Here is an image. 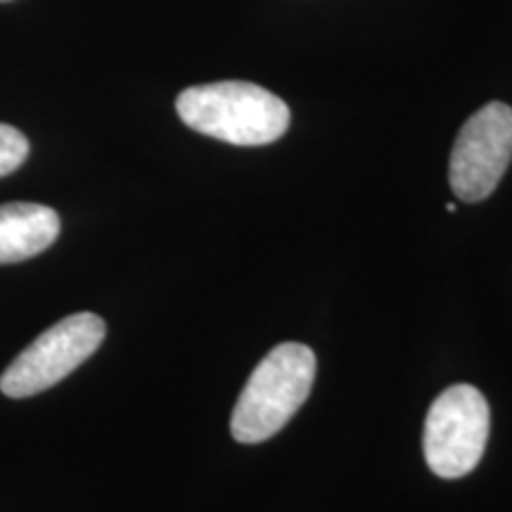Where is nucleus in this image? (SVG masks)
<instances>
[{"instance_id": "f257e3e1", "label": "nucleus", "mask_w": 512, "mask_h": 512, "mask_svg": "<svg viewBox=\"0 0 512 512\" xmlns=\"http://www.w3.org/2000/svg\"><path fill=\"white\" fill-rule=\"evenodd\" d=\"M185 126L202 136L240 147L271 145L290 128V107L278 95L249 81L192 86L176 98Z\"/></svg>"}, {"instance_id": "7ed1b4c3", "label": "nucleus", "mask_w": 512, "mask_h": 512, "mask_svg": "<svg viewBox=\"0 0 512 512\" xmlns=\"http://www.w3.org/2000/svg\"><path fill=\"white\" fill-rule=\"evenodd\" d=\"M491 413L484 394L472 384H453L434 399L425 422V458L437 477L470 475L484 456Z\"/></svg>"}, {"instance_id": "20e7f679", "label": "nucleus", "mask_w": 512, "mask_h": 512, "mask_svg": "<svg viewBox=\"0 0 512 512\" xmlns=\"http://www.w3.org/2000/svg\"><path fill=\"white\" fill-rule=\"evenodd\" d=\"M105 332V320L95 313L67 316L10 363L0 377V392L10 399H27L55 387L98 351Z\"/></svg>"}, {"instance_id": "0eeeda50", "label": "nucleus", "mask_w": 512, "mask_h": 512, "mask_svg": "<svg viewBox=\"0 0 512 512\" xmlns=\"http://www.w3.org/2000/svg\"><path fill=\"white\" fill-rule=\"evenodd\" d=\"M29 157V140L15 126L0 124V178L10 176Z\"/></svg>"}, {"instance_id": "f03ea898", "label": "nucleus", "mask_w": 512, "mask_h": 512, "mask_svg": "<svg viewBox=\"0 0 512 512\" xmlns=\"http://www.w3.org/2000/svg\"><path fill=\"white\" fill-rule=\"evenodd\" d=\"M313 380L316 354L299 342L278 344L249 375L230 415V434L240 444L271 439L309 399Z\"/></svg>"}, {"instance_id": "423d86ee", "label": "nucleus", "mask_w": 512, "mask_h": 512, "mask_svg": "<svg viewBox=\"0 0 512 512\" xmlns=\"http://www.w3.org/2000/svg\"><path fill=\"white\" fill-rule=\"evenodd\" d=\"M60 235V216L46 204L12 202L0 207V264L38 256Z\"/></svg>"}, {"instance_id": "39448f33", "label": "nucleus", "mask_w": 512, "mask_h": 512, "mask_svg": "<svg viewBox=\"0 0 512 512\" xmlns=\"http://www.w3.org/2000/svg\"><path fill=\"white\" fill-rule=\"evenodd\" d=\"M512 162V107L489 102L458 131L448 181L460 202H482L498 188Z\"/></svg>"}]
</instances>
